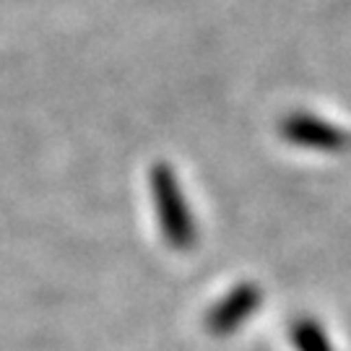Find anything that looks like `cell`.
<instances>
[{"label": "cell", "mask_w": 351, "mask_h": 351, "mask_svg": "<svg viewBox=\"0 0 351 351\" xmlns=\"http://www.w3.org/2000/svg\"><path fill=\"white\" fill-rule=\"evenodd\" d=\"M149 188L164 242L172 250H193L198 242V224H195V213L182 193L175 167L167 162L154 164L149 172Z\"/></svg>", "instance_id": "obj_1"}, {"label": "cell", "mask_w": 351, "mask_h": 351, "mask_svg": "<svg viewBox=\"0 0 351 351\" xmlns=\"http://www.w3.org/2000/svg\"><path fill=\"white\" fill-rule=\"evenodd\" d=\"M261 304V289L242 284L232 294H226L221 304L208 315V328L216 333H226L232 328H237L245 317H250Z\"/></svg>", "instance_id": "obj_3"}, {"label": "cell", "mask_w": 351, "mask_h": 351, "mask_svg": "<svg viewBox=\"0 0 351 351\" xmlns=\"http://www.w3.org/2000/svg\"><path fill=\"white\" fill-rule=\"evenodd\" d=\"M278 133L289 146L307 151H343L351 143L346 130L313 112H289L281 120Z\"/></svg>", "instance_id": "obj_2"}]
</instances>
